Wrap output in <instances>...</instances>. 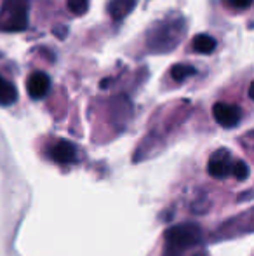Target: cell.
<instances>
[{"label": "cell", "instance_id": "6da1fadb", "mask_svg": "<svg viewBox=\"0 0 254 256\" xmlns=\"http://www.w3.org/2000/svg\"><path fill=\"white\" fill-rule=\"evenodd\" d=\"M202 240V228L197 223H181L166 232L164 256H185L188 250L199 246Z\"/></svg>", "mask_w": 254, "mask_h": 256}, {"label": "cell", "instance_id": "7a4b0ae2", "mask_svg": "<svg viewBox=\"0 0 254 256\" xmlns=\"http://www.w3.org/2000/svg\"><path fill=\"white\" fill-rule=\"evenodd\" d=\"M28 26L26 0H3L0 12V28L5 32H23Z\"/></svg>", "mask_w": 254, "mask_h": 256}, {"label": "cell", "instance_id": "3957f363", "mask_svg": "<svg viewBox=\"0 0 254 256\" xmlns=\"http://www.w3.org/2000/svg\"><path fill=\"white\" fill-rule=\"evenodd\" d=\"M232 168H234V162H232V155L228 150H218V152H214L209 158V164H207L209 174L216 180L228 178L232 174Z\"/></svg>", "mask_w": 254, "mask_h": 256}, {"label": "cell", "instance_id": "277c9868", "mask_svg": "<svg viewBox=\"0 0 254 256\" xmlns=\"http://www.w3.org/2000/svg\"><path fill=\"white\" fill-rule=\"evenodd\" d=\"M213 115L216 122L223 128H235L241 122V110L230 103H216L213 106Z\"/></svg>", "mask_w": 254, "mask_h": 256}, {"label": "cell", "instance_id": "5b68a950", "mask_svg": "<svg viewBox=\"0 0 254 256\" xmlns=\"http://www.w3.org/2000/svg\"><path fill=\"white\" fill-rule=\"evenodd\" d=\"M49 157L56 162V164H75L78 158L77 155V146L73 143L66 142V140H59L54 145L49 148Z\"/></svg>", "mask_w": 254, "mask_h": 256}, {"label": "cell", "instance_id": "8992f818", "mask_svg": "<svg viewBox=\"0 0 254 256\" xmlns=\"http://www.w3.org/2000/svg\"><path fill=\"white\" fill-rule=\"evenodd\" d=\"M51 89V78L44 74V72H33L26 80V91L30 94V98L40 100Z\"/></svg>", "mask_w": 254, "mask_h": 256}, {"label": "cell", "instance_id": "52a82bcc", "mask_svg": "<svg viewBox=\"0 0 254 256\" xmlns=\"http://www.w3.org/2000/svg\"><path fill=\"white\" fill-rule=\"evenodd\" d=\"M136 6V0H110L108 12L113 20H122Z\"/></svg>", "mask_w": 254, "mask_h": 256}, {"label": "cell", "instance_id": "ba28073f", "mask_svg": "<svg viewBox=\"0 0 254 256\" xmlns=\"http://www.w3.org/2000/svg\"><path fill=\"white\" fill-rule=\"evenodd\" d=\"M192 48L195 52H200V54H211L216 49V40L213 37L206 34H200L197 37H193V42H192Z\"/></svg>", "mask_w": 254, "mask_h": 256}, {"label": "cell", "instance_id": "9c48e42d", "mask_svg": "<svg viewBox=\"0 0 254 256\" xmlns=\"http://www.w3.org/2000/svg\"><path fill=\"white\" fill-rule=\"evenodd\" d=\"M17 100V91L9 80H5L3 77H0V104L9 106Z\"/></svg>", "mask_w": 254, "mask_h": 256}, {"label": "cell", "instance_id": "30bf717a", "mask_svg": "<svg viewBox=\"0 0 254 256\" xmlns=\"http://www.w3.org/2000/svg\"><path fill=\"white\" fill-rule=\"evenodd\" d=\"M195 74H197L195 68L190 66V64H174V66L171 68V77L176 82L187 80L188 77H192V75H195Z\"/></svg>", "mask_w": 254, "mask_h": 256}, {"label": "cell", "instance_id": "8fae6325", "mask_svg": "<svg viewBox=\"0 0 254 256\" xmlns=\"http://www.w3.org/2000/svg\"><path fill=\"white\" fill-rule=\"evenodd\" d=\"M232 176L239 180V182H244L249 178V166L244 160H237L234 162V168H232Z\"/></svg>", "mask_w": 254, "mask_h": 256}, {"label": "cell", "instance_id": "7c38bea8", "mask_svg": "<svg viewBox=\"0 0 254 256\" xmlns=\"http://www.w3.org/2000/svg\"><path fill=\"white\" fill-rule=\"evenodd\" d=\"M89 9V2L87 0H68V10L75 16H82L85 14Z\"/></svg>", "mask_w": 254, "mask_h": 256}, {"label": "cell", "instance_id": "4fadbf2b", "mask_svg": "<svg viewBox=\"0 0 254 256\" xmlns=\"http://www.w3.org/2000/svg\"><path fill=\"white\" fill-rule=\"evenodd\" d=\"M230 4L237 9H249L253 4V0H230Z\"/></svg>", "mask_w": 254, "mask_h": 256}, {"label": "cell", "instance_id": "5bb4252c", "mask_svg": "<svg viewBox=\"0 0 254 256\" xmlns=\"http://www.w3.org/2000/svg\"><path fill=\"white\" fill-rule=\"evenodd\" d=\"M54 35H56V37L64 38V35H66V28H64V26H61V28H54Z\"/></svg>", "mask_w": 254, "mask_h": 256}, {"label": "cell", "instance_id": "9a60e30c", "mask_svg": "<svg viewBox=\"0 0 254 256\" xmlns=\"http://www.w3.org/2000/svg\"><path fill=\"white\" fill-rule=\"evenodd\" d=\"M254 98V84L249 86V100H253Z\"/></svg>", "mask_w": 254, "mask_h": 256}, {"label": "cell", "instance_id": "2e32d148", "mask_svg": "<svg viewBox=\"0 0 254 256\" xmlns=\"http://www.w3.org/2000/svg\"><path fill=\"white\" fill-rule=\"evenodd\" d=\"M202 256H206V254H202Z\"/></svg>", "mask_w": 254, "mask_h": 256}]
</instances>
